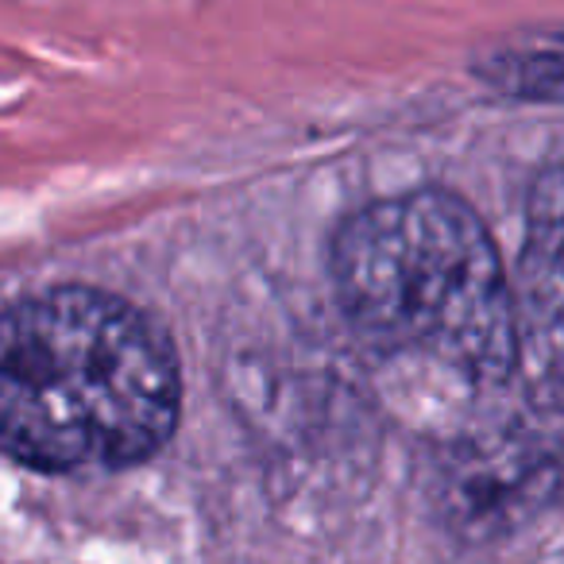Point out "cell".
Masks as SVG:
<instances>
[{
    "mask_svg": "<svg viewBox=\"0 0 564 564\" xmlns=\"http://www.w3.org/2000/svg\"><path fill=\"white\" fill-rule=\"evenodd\" d=\"M178 406L171 340L117 294L58 286L0 310V456L128 468L171 441Z\"/></svg>",
    "mask_w": 564,
    "mask_h": 564,
    "instance_id": "obj_1",
    "label": "cell"
},
{
    "mask_svg": "<svg viewBox=\"0 0 564 564\" xmlns=\"http://www.w3.org/2000/svg\"><path fill=\"white\" fill-rule=\"evenodd\" d=\"M333 282L356 337L476 383L518 364V310L491 232L468 202L414 189L356 213L333 240Z\"/></svg>",
    "mask_w": 564,
    "mask_h": 564,
    "instance_id": "obj_2",
    "label": "cell"
},
{
    "mask_svg": "<svg viewBox=\"0 0 564 564\" xmlns=\"http://www.w3.org/2000/svg\"><path fill=\"white\" fill-rule=\"evenodd\" d=\"M556 484V456L538 433L464 441L445 464V507L464 530H495L538 510Z\"/></svg>",
    "mask_w": 564,
    "mask_h": 564,
    "instance_id": "obj_3",
    "label": "cell"
},
{
    "mask_svg": "<svg viewBox=\"0 0 564 564\" xmlns=\"http://www.w3.org/2000/svg\"><path fill=\"white\" fill-rule=\"evenodd\" d=\"M491 70H518V78L502 82V94L533 97V101H556L561 89V55L556 47H549L545 55L525 51V55H499Z\"/></svg>",
    "mask_w": 564,
    "mask_h": 564,
    "instance_id": "obj_4",
    "label": "cell"
}]
</instances>
